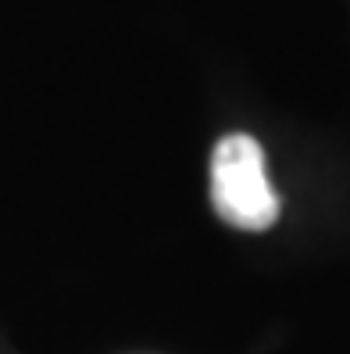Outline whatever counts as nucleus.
<instances>
[{
    "label": "nucleus",
    "mask_w": 350,
    "mask_h": 354,
    "mask_svg": "<svg viewBox=\"0 0 350 354\" xmlns=\"http://www.w3.org/2000/svg\"><path fill=\"white\" fill-rule=\"evenodd\" d=\"M211 201L225 222L246 233H261L279 218V197L254 136L233 133L218 140L211 158Z\"/></svg>",
    "instance_id": "obj_1"
}]
</instances>
